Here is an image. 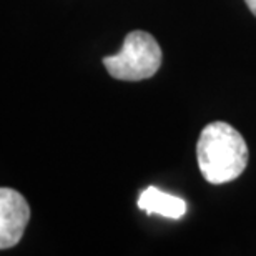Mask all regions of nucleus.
Instances as JSON below:
<instances>
[{
    "mask_svg": "<svg viewBox=\"0 0 256 256\" xmlns=\"http://www.w3.org/2000/svg\"><path fill=\"white\" fill-rule=\"evenodd\" d=\"M244 4L248 5L250 12H252L254 17H256V0H244Z\"/></svg>",
    "mask_w": 256,
    "mask_h": 256,
    "instance_id": "5",
    "label": "nucleus"
},
{
    "mask_svg": "<svg viewBox=\"0 0 256 256\" xmlns=\"http://www.w3.org/2000/svg\"><path fill=\"white\" fill-rule=\"evenodd\" d=\"M198 166L213 185L233 182L244 172L250 152L242 133L224 122H213L202 130L196 145Z\"/></svg>",
    "mask_w": 256,
    "mask_h": 256,
    "instance_id": "1",
    "label": "nucleus"
},
{
    "mask_svg": "<svg viewBox=\"0 0 256 256\" xmlns=\"http://www.w3.org/2000/svg\"><path fill=\"white\" fill-rule=\"evenodd\" d=\"M30 220V206L14 188H0V250L15 246L22 240Z\"/></svg>",
    "mask_w": 256,
    "mask_h": 256,
    "instance_id": "3",
    "label": "nucleus"
},
{
    "mask_svg": "<svg viewBox=\"0 0 256 256\" xmlns=\"http://www.w3.org/2000/svg\"><path fill=\"white\" fill-rule=\"evenodd\" d=\"M104 65L116 80H145L160 68L162 48L150 34L135 30L125 37L124 47L118 54L104 58Z\"/></svg>",
    "mask_w": 256,
    "mask_h": 256,
    "instance_id": "2",
    "label": "nucleus"
},
{
    "mask_svg": "<svg viewBox=\"0 0 256 256\" xmlns=\"http://www.w3.org/2000/svg\"><path fill=\"white\" fill-rule=\"evenodd\" d=\"M138 206L145 213L162 214L165 218L178 220L186 213V203L180 196H173L170 193L158 190L155 186H148L138 198Z\"/></svg>",
    "mask_w": 256,
    "mask_h": 256,
    "instance_id": "4",
    "label": "nucleus"
}]
</instances>
